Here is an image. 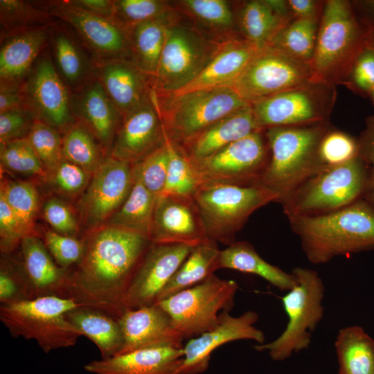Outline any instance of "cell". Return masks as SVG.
Listing matches in <instances>:
<instances>
[{
    "instance_id": "1",
    "label": "cell",
    "mask_w": 374,
    "mask_h": 374,
    "mask_svg": "<svg viewBox=\"0 0 374 374\" xmlns=\"http://www.w3.org/2000/svg\"><path fill=\"white\" fill-rule=\"evenodd\" d=\"M81 262L73 271L70 298L118 319L150 240L139 233L104 225L90 233Z\"/></svg>"
},
{
    "instance_id": "2",
    "label": "cell",
    "mask_w": 374,
    "mask_h": 374,
    "mask_svg": "<svg viewBox=\"0 0 374 374\" xmlns=\"http://www.w3.org/2000/svg\"><path fill=\"white\" fill-rule=\"evenodd\" d=\"M288 220L306 258L314 265L374 250V210L362 198L332 213Z\"/></svg>"
},
{
    "instance_id": "3",
    "label": "cell",
    "mask_w": 374,
    "mask_h": 374,
    "mask_svg": "<svg viewBox=\"0 0 374 374\" xmlns=\"http://www.w3.org/2000/svg\"><path fill=\"white\" fill-rule=\"evenodd\" d=\"M366 24L350 3L328 1L323 8L310 66L318 81L333 85L347 80L366 48Z\"/></svg>"
},
{
    "instance_id": "4",
    "label": "cell",
    "mask_w": 374,
    "mask_h": 374,
    "mask_svg": "<svg viewBox=\"0 0 374 374\" xmlns=\"http://www.w3.org/2000/svg\"><path fill=\"white\" fill-rule=\"evenodd\" d=\"M330 128L325 123L265 130L270 160L261 185L278 194V203L325 168L319 147Z\"/></svg>"
},
{
    "instance_id": "5",
    "label": "cell",
    "mask_w": 374,
    "mask_h": 374,
    "mask_svg": "<svg viewBox=\"0 0 374 374\" xmlns=\"http://www.w3.org/2000/svg\"><path fill=\"white\" fill-rule=\"evenodd\" d=\"M204 224L207 238L229 246L251 214L279 195L262 185L242 186L202 181L192 197Z\"/></svg>"
},
{
    "instance_id": "6",
    "label": "cell",
    "mask_w": 374,
    "mask_h": 374,
    "mask_svg": "<svg viewBox=\"0 0 374 374\" xmlns=\"http://www.w3.org/2000/svg\"><path fill=\"white\" fill-rule=\"evenodd\" d=\"M83 305L72 299L44 296L0 305V321L13 338L35 340L45 353L76 344L82 336L66 317Z\"/></svg>"
},
{
    "instance_id": "7",
    "label": "cell",
    "mask_w": 374,
    "mask_h": 374,
    "mask_svg": "<svg viewBox=\"0 0 374 374\" xmlns=\"http://www.w3.org/2000/svg\"><path fill=\"white\" fill-rule=\"evenodd\" d=\"M367 176V168L357 155L344 163L325 168L279 203L288 219L332 213L362 198Z\"/></svg>"
},
{
    "instance_id": "8",
    "label": "cell",
    "mask_w": 374,
    "mask_h": 374,
    "mask_svg": "<svg viewBox=\"0 0 374 374\" xmlns=\"http://www.w3.org/2000/svg\"><path fill=\"white\" fill-rule=\"evenodd\" d=\"M291 272L296 283L281 298L288 318L287 326L274 341L254 346L258 351H267L274 361H283L293 353L308 348L311 332L323 316L324 285L317 272L301 267Z\"/></svg>"
},
{
    "instance_id": "9",
    "label": "cell",
    "mask_w": 374,
    "mask_h": 374,
    "mask_svg": "<svg viewBox=\"0 0 374 374\" xmlns=\"http://www.w3.org/2000/svg\"><path fill=\"white\" fill-rule=\"evenodd\" d=\"M160 108L168 137L181 145L222 118L251 105L230 87L202 89L170 96Z\"/></svg>"
},
{
    "instance_id": "10",
    "label": "cell",
    "mask_w": 374,
    "mask_h": 374,
    "mask_svg": "<svg viewBox=\"0 0 374 374\" xmlns=\"http://www.w3.org/2000/svg\"><path fill=\"white\" fill-rule=\"evenodd\" d=\"M238 290L233 280L214 274L202 282L161 300L159 304L170 317L184 339H192L213 329L222 311L230 312Z\"/></svg>"
},
{
    "instance_id": "11",
    "label": "cell",
    "mask_w": 374,
    "mask_h": 374,
    "mask_svg": "<svg viewBox=\"0 0 374 374\" xmlns=\"http://www.w3.org/2000/svg\"><path fill=\"white\" fill-rule=\"evenodd\" d=\"M314 81L318 80L309 64L266 45L258 49L229 87L251 105Z\"/></svg>"
},
{
    "instance_id": "12",
    "label": "cell",
    "mask_w": 374,
    "mask_h": 374,
    "mask_svg": "<svg viewBox=\"0 0 374 374\" xmlns=\"http://www.w3.org/2000/svg\"><path fill=\"white\" fill-rule=\"evenodd\" d=\"M332 86L314 81L252 103L258 128L327 123L334 99Z\"/></svg>"
},
{
    "instance_id": "13",
    "label": "cell",
    "mask_w": 374,
    "mask_h": 374,
    "mask_svg": "<svg viewBox=\"0 0 374 374\" xmlns=\"http://www.w3.org/2000/svg\"><path fill=\"white\" fill-rule=\"evenodd\" d=\"M269 160L265 132L258 130L193 163L202 181L249 186L261 185Z\"/></svg>"
},
{
    "instance_id": "14",
    "label": "cell",
    "mask_w": 374,
    "mask_h": 374,
    "mask_svg": "<svg viewBox=\"0 0 374 374\" xmlns=\"http://www.w3.org/2000/svg\"><path fill=\"white\" fill-rule=\"evenodd\" d=\"M217 48L191 28L170 24L154 77V87L170 96L179 91L201 73Z\"/></svg>"
},
{
    "instance_id": "15",
    "label": "cell",
    "mask_w": 374,
    "mask_h": 374,
    "mask_svg": "<svg viewBox=\"0 0 374 374\" xmlns=\"http://www.w3.org/2000/svg\"><path fill=\"white\" fill-rule=\"evenodd\" d=\"M133 182L130 163L112 157L105 159L80 203L84 227L91 232L105 225L128 197Z\"/></svg>"
},
{
    "instance_id": "16",
    "label": "cell",
    "mask_w": 374,
    "mask_h": 374,
    "mask_svg": "<svg viewBox=\"0 0 374 374\" xmlns=\"http://www.w3.org/2000/svg\"><path fill=\"white\" fill-rule=\"evenodd\" d=\"M17 259L10 258L26 299L44 296L70 298L73 271L57 265L36 235L21 242Z\"/></svg>"
},
{
    "instance_id": "17",
    "label": "cell",
    "mask_w": 374,
    "mask_h": 374,
    "mask_svg": "<svg viewBox=\"0 0 374 374\" xmlns=\"http://www.w3.org/2000/svg\"><path fill=\"white\" fill-rule=\"evenodd\" d=\"M193 247L152 243L137 269L125 298V310L154 304Z\"/></svg>"
},
{
    "instance_id": "18",
    "label": "cell",
    "mask_w": 374,
    "mask_h": 374,
    "mask_svg": "<svg viewBox=\"0 0 374 374\" xmlns=\"http://www.w3.org/2000/svg\"><path fill=\"white\" fill-rule=\"evenodd\" d=\"M166 134L158 97L152 91L148 100L123 116L110 157L132 166L161 145Z\"/></svg>"
},
{
    "instance_id": "19",
    "label": "cell",
    "mask_w": 374,
    "mask_h": 374,
    "mask_svg": "<svg viewBox=\"0 0 374 374\" xmlns=\"http://www.w3.org/2000/svg\"><path fill=\"white\" fill-rule=\"evenodd\" d=\"M258 314L246 311L233 317L229 311L220 314L217 325L210 331L190 339L183 347L184 357L179 374H201L209 366L213 352L218 347L237 340H253L257 344H264L265 335L256 328Z\"/></svg>"
},
{
    "instance_id": "20",
    "label": "cell",
    "mask_w": 374,
    "mask_h": 374,
    "mask_svg": "<svg viewBox=\"0 0 374 374\" xmlns=\"http://www.w3.org/2000/svg\"><path fill=\"white\" fill-rule=\"evenodd\" d=\"M149 238L154 244L191 247L209 240L193 197L172 194L157 197Z\"/></svg>"
},
{
    "instance_id": "21",
    "label": "cell",
    "mask_w": 374,
    "mask_h": 374,
    "mask_svg": "<svg viewBox=\"0 0 374 374\" xmlns=\"http://www.w3.org/2000/svg\"><path fill=\"white\" fill-rule=\"evenodd\" d=\"M118 321L123 337L118 355L152 348L184 347V338L170 315L157 303L128 310Z\"/></svg>"
},
{
    "instance_id": "22",
    "label": "cell",
    "mask_w": 374,
    "mask_h": 374,
    "mask_svg": "<svg viewBox=\"0 0 374 374\" xmlns=\"http://www.w3.org/2000/svg\"><path fill=\"white\" fill-rule=\"evenodd\" d=\"M50 12L71 25L97 54L106 58L105 61L120 59L127 50V37L114 19L87 12L69 1L51 5Z\"/></svg>"
},
{
    "instance_id": "23",
    "label": "cell",
    "mask_w": 374,
    "mask_h": 374,
    "mask_svg": "<svg viewBox=\"0 0 374 374\" xmlns=\"http://www.w3.org/2000/svg\"><path fill=\"white\" fill-rule=\"evenodd\" d=\"M27 92L30 106L39 120L56 130L71 127L73 117L69 95L49 59L39 61L30 77Z\"/></svg>"
},
{
    "instance_id": "24",
    "label": "cell",
    "mask_w": 374,
    "mask_h": 374,
    "mask_svg": "<svg viewBox=\"0 0 374 374\" xmlns=\"http://www.w3.org/2000/svg\"><path fill=\"white\" fill-rule=\"evenodd\" d=\"M183 348H152L134 350L84 366L92 374H179Z\"/></svg>"
},
{
    "instance_id": "25",
    "label": "cell",
    "mask_w": 374,
    "mask_h": 374,
    "mask_svg": "<svg viewBox=\"0 0 374 374\" xmlns=\"http://www.w3.org/2000/svg\"><path fill=\"white\" fill-rule=\"evenodd\" d=\"M258 130H260L250 105L222 118L190 140L178 145L192 163H197Z\"/></svg>"
},
{
    "instance_id": "26",
    "label": "cell",
    "mask_w": 374,
    "mask_h": 374,
    "mask_svg": "<svg viewBox=\"0 0 374 374\" xmlns=\"http://www.w3.org/2000/svg\"><path fill=\"white\" fill-rule=\"evenodd\" d=\"M259 48L246 39L231 40L218 46L201 73L188 84L170 96L197 90L229 87Z\"/></svg>"
},
{
    "instance_id": "27",
    "label": "cell",
    "mask_w": 374,
    "mask_h": 374,
    "mask_svg": "<svg viewBox=\"0 0 374 374\" xmlns=\"http://www.w3.org/2000/svg\"><path fill=\"white\" fill-rule=\"evenodd\" d=\"M144 74L121 59L105 61L98 68V80L120 114L125 116L150 98Z\"/></svg>"
},
{
    "instance_id": "28",
    "label": "cell",
    "mask_w": 374,
    "mask_h": 374,
    "mask_svg": "<svg viewBox=\"0 0 374 374\" xmlns=\"http://www.w3.org/2000/svg\"><path fill=\"white\" fill-rule=\"evenodd\" d=\"M66 319L98 348L101 359L120 353L123 337L118 319L100 310L80 305L66 314Z\"/></svg>"
},
{
    "instance_id": "29",
    "label": "cell",
    "mask_w": 374,
    "mask_h": 374,
    "mask_svg": "<svg viewBox=\"0 0 374 374\" xmlns=\"http://www.w3.org/2000/svg\"><path fill=\"white\" fill-rule=\"evenodd\" d=\"M78 112L85 127L103 145L109 148L119 129L121 115L96 80L86 87L80 98Z\"/></svg>"
},
{
    "instance_id": "30",
    "label": "cell",
    "mask_w": 374,
    "mask_h": 374,
    "mask_svg": "<svg viewBox=\"0 0 374 374\" xmlns=\"http://www.w3.org/2000/svg\"><path fill=\"white\" fill-rule=\"evenodd\" d=\"M219 269H231L257 275L281 291H289L296 283L295 276L265 261L254 247L246 241H235L220 250Z\"/></svg>"
},
{
    "instance_id": "31",
    "label": "cell",
    "mask_w": 374,
    "mask_h": 374,
    "mask_svg": "<svg viewBox=\"0 0 374 374\" xmlns=\"http://www.w3.org/2000/svg\"><path fill=\"white\" fill-rule=\"evenodd\" d=\"M48 38V30L36 28L14 35L0 51L1 80L17 81L30 69Z\"/></svg>"
},
{
    "instance_id": "32",
    "label": "cell",
    "mask_w": 374,
    "mask_h": 374,
    "mask_svg": "<svg viewBox=\"0 0 374 374\" xmlns=\"http://www.w3.org/2000/svg\"><path fill=\"white\" fill-rule=\"evenodd\" d=\"M220 253L217 243L211 240L193 247L186 260L163 289L156 303L190 288L213 274L219 269Z\"/></svg>"
},
{
    "instance_id": "33",
    "label": "cell",
    "mask_w": 374,
    "mask_h": 374,
    "mask_svg": "<svg viewBox=\"0 0 374 374\" xmlns=\"http://www.w3.org/2000/svg\"><path fill=\"white\" fill-rule=\"evenodd\" d=\"M335 347L338 374H374V340L362 327L340 329Z\"/></svg>"
},
{
    "instance_id": "34",
    "label": "cell",
    "mask_w": 374,
    "mask_h": 374,
    "mask_svg": "<svg viewBox=\"0 0 374 374\" xmlns=\"http://www.w3.org/2000/svg\"><path fill=\"white\" fill-rule=\"evenodd\" d=\"M168 15L134 26L132 46L135 65L145 75L154 77L157 73L166 29L170 25Z\"/></svg>"
},
{
    "instance_id": "35",
    "label": "cell",
    "mask_w": 374,
    "mask_h": 374,
    "mask_svg": "<svg viewBox=\"0 0 374 374\" xmlns=\"http://www.w3.org/2000/svg\"><path fill=\"white\" fill-rule=\"evenodd\" d=\"M133 181L128 197L105 225L129 229L149 238L157 197L140 181Z\"/></svg>"
},
{
    "instance_id": "36",
    "label": "cell",
    "mask_w": 374,
    "mask_h": 374,
    "mask_svg": "<svg viewBox=\"0 0 374 374\" xmlns=\"http://www.w3.org/2000/svg\"><path fill=\"white\" fill-rule=\"evenodd\" d=\"M289 22V18L278 15L265 0L247 2L240 13V24L245 39L259 48L269 44Z\"/></svg>"
},
{
    "instance_id": "37",
    "label": "cell",
    "mask_w": 374,
    "mask_h": 374,
    "mask_svg": "<svg viewBox=\"0 0 374 374\" xmlns=\"http://www.w3.org/2000/svg\"><path fill=\"white\" fill-rule=\"evenodd\" d=\"M318 28L315 19L297 18L283 26L267 45L310 65L314 52Z\"/></svg>"
},
{
    "instance_id": "38",
    "label": "cell",
    "mask_w": 374,
    "mask_h": 374,
    "mask_svg": "<svg viewBox=\"0 0 374 374\" xmlns=\"http://www.w3.org/2000/svg\"><path fill=\"white\" fill-rule=\"evenodd\" d=\"M168 166L163 194L193 197L202 180L195 165L166 134Z\"/></svg>"
},
{
    "instance_id": "39",
    "label": "cell",
    "mask_w": 374,
    "mask_h": 374,
    "mask_svg": "<svg viewBox=\"0 0 374 374\" xmlns=\"http://www.w3.org/2000/svg\"><path fill=\"white\" fill-rule=\"evenodd\" d=\"M94 139L85 126L71 125L62 138V157L93 175L105 159Z\"/></svg>"
},
{
    "instance_id": "40",
    "label": "cell",
    "mask_w": 374,
    "mask_h": 374,
    "mask_svg": "<svg viewBox=\"0 0 374 374\" xmlns=\"http://www.w3.org/2000/svg\"><path fill=\"white\" fill-rule=\"evenodd\" d=\"M0 197L8 204L31 235L38 210V193L33 184L25 181H1Z\"/></svg>"
},
{
    "instance_id": "41",
    "label": "cell",
    "mask_w": 374,
    "mask_h": 374,
    "mask_svg": "<svg viewBox=\"0 0 374 374\" xmlns=\"http://www.w3.org/2000/svg\"><path fill=\"white\" fill-rule=\"evenodd\" d=\"M27 139L48 175L62 159V138L57 130L39 119L34 121Z\"/></svg>"
},
{
    "instance_id": "42",
    "label": "cell",
    "mask_w": 374,
    "mask_h": 374,
    "mask_svg": "<svg viewBox=\"0 0 374 374\" xmlns=\"http://www.w3.org/2000/svg\"><path fill=\"white\" fill-rule=\"evenodd\" d=\"M168 159L165 139L161 145L132 166L133 179L140 181L153 195L159 197L164 189Z\"/></svg>"
},
{
    "instance_id": "43",
    "label": "cell",
    "mask_w": 374,
    "mask_h": 374,
    "mask_svg": "<svg viewBox=\"0 0 374 374\" xmlns=\"http://www.w3.org/2000/svg\"><path fill=\"white\" fill-rule=\"evenodd\" d=\"M0 144L1 168L23 175L47 177L27 137Z\"/></svg>"
},
{
    "instance_id": "44",
    "label": "cell",
    "mask_w": 374,
    "mask_h": 374,
    "mask_svg": "<svg viewBox=\"0 0 374 374\" xmlns=\"http://www.w3.org/2000/svg\"><path fill=\"white\" fill-rule=\"evenodd\" d=\"M358 153L357 140L339 130L330 128L319 147V156L324 168L344 163Z\"/></svg>"
},
{
    "instance_id": "45",
    "label": "cell",
    "mask_w": 374,
    "mask_h": 374,
    "mask_svg": "<svg viewBox=\"0 0 374 374\" xmlns=\"http://www.w3.org/2000/svg\"><path fill=\"white\" fill-rule=\"evenodd\" d=\"M43 237L46 249L57 265L70 269L81 262L85 251L86 240L64 235L53 230L46 231Z\"/></svg>"
},
{
    "instance_id": "46",
    "label": "cell",
    "mask_w": 374,
    "mask_h": 374,
    "mask_svg": "<svg viewBox=\"0 0 374 374\" xmlns=\"http://www.w3.org/2000/svg\"><path fill=\"white\" fill-rule=\"evenodd\" d=\"M54 50L57 67L64 79L71 84L79 82L85 72V63L75 44L60 33L55 37Z\"/></svg>"
},
{
    "instance_id": "47",
    "label": "cell",
    "mask_w": 374,
    "mask_h": 374,
    "mask_svg": "<svg viewBox=\"0 0 374 374\" xmlns=\"http://www.w3.org/2000/svg\"><path fill=\"white\" fill-rule=\"evenodd\" d=\"M168 4L158 0L114 1V19L122 18L130 24L154 19L168 15Z\"/></svg>"
},
{
    "instance_id": "48",
    "label": "cell",
    "mask_w": 374,
    "mask_h": 374,
    "mask_svg": "<svg viewBox=\"0 0 374 374\" xmlns=\"http://www.w3.org/2000/svg\"><path fill=\"white\" fill-rule=\"evenodd\" d=\"M48 175L55 188L67 196H75L86 190L92 177L91 173L64 158Z\"/></svg>"
},
{
    "instance_id": "49",
    "label": "cell",
    "mask_w": 374,
    "mask_h": 374,
    "mask_svg": "<svg viewBox=\"0 0 374 374\" xmlns=\"http://www.w3.org/2000/svg\"><path fill=\"white\" fill-rule=\"evenodd\" d=\"M181 3L202 21L218 28H229L233 23V15L224 0H185Z\"/></svg>"
},
{
    "instance_id": "50",
    "label": "cell",
    "mask_w": 374,
    "mask_h": 374,
    "mask_svg": "<svg viewBox=\"0 0 374 374\" xmlns=\"http://www.w3.org/2000/svg\"><path fill=\"white\" fill-rule=\"evenodd\" d=\"M33 235L25 228L14 211L0 197V236L1 251L10 253L19 247L26 236Z\"/></svg>"
},
{
    "instance_id": "51",
    "label": "cell",
    "mask_w": 374,
    "mask_h": 374,
    "mask_svg": "<svg viewBox=\"0 0 374 374\" xmlns=\"http://www.w3.org/2000/svg\"><path fill=\"white\" fill-rule=\"evenodd\" d=\"M357 140V155L365 163L367 181L362 199L374 210V115L366 120V126Z\"/></svg>"
},
{
    "instance_id": "52",
    "label": "cell",
    "mask_w": 374,
    "mask_h": 374,
    "mask_svg": "<svg viewBox=\"0 0 374 374\" xmlns=\"http://www.w3.org/2000/svg\"><path fill=\"white\" fill-rule=\"evenodd\" d=\"M43 214L53 231L75 237L78 229L77 221L71 210L61 199L55 197L48 199L44 205Z\"/></svg>"
},
{
    "instance_id": "53",
    "label": "cell",
    "mask_w": 374,
    "mask_h": 374,
    "mask_svg": "<svg viewBox=\"0 0 374 374\" xmlns=\"http://www.w3.org/2000/svg\"><path fill=\"white\" fill-rule=\"evenodd\" d=\"M34 121L27 109L0 112V143L27 137Z\"/></svg>"
},
{
    "instance_id": "54",
    "label": "cell",
    "mask_w": 374,
    "mask_h": 374,
    "mask_svg": "<svg viewBox=\"0 0 374 374\" xmlns=\"http://www.w3.org/2000/svg\"><path fill=\"white\" fill-rule=\"evenodd\" d=\"M350 84L357 91L369 96L374 88V51L367 47L357 57L350 75Z\"/></svg>"
},
{
    "instance_id": "55",
    "label": "cell",
    "mask_w": 374,
    "mask_h": 374,
    "mask_svg": "<svg viewBox=\"0 0 374 374\" xmlns=\"http://www.w3.org/2000/svg\"><path fill=\"white\" fill-rule=\"evenodd\" d=\"M27 300L19 276L10 259L1 261L0 269V303L10 304Z\"/></svg>"
},
{
    "instance_id": "56",
    "label": "cell",
    "mask_w": 374,
    "mask_h": 374,
    "mask_svg": "<svg viewBox=\"0 0 374 374\" xmlns=\"http://www.w3.org/2000/svg\"><path fill=\"white\" fill-rule=\"evenodd\" d=\"M0 11L1 23L7 27L30 21L42 14L27 3L16 0H1Z\"/></svg>"
},
{
    "instance_id": "57",
    "label": "cell",
    "mask_w": 374,
    "mask_h": 374,
    "mask_svg": "<svg viewBox=\"0 0 374 374\" xmlns=\"http://www.w3.org/2000/svg\"><path fill=\"white\" fill-rule=\"evenodd\" d=\"M25 109L27 105L17 81L1 80L0 112Z\"/></svg>"
},
{
    "instance_id": "58",
    "label": "cell",
    "mask_w": 374,
    "mask_h": 374,
    "mask_svg": "<svg viewBox=\"0 0 374 374\" xmlns=\"http://www.w3.org/2000/svg\"><path fill=\"white\" fill-rule=\"evenodd\" d=\"M69 1L72 5L82 8L87 12L102 17L114 19V1L76 0Z\"/></svg>"
},
{
    "instance_id": "59",
    "label": "cell",
    "mask_w": 374,
    "mask_h": 374,
    "mask_svg": "<svg viewBox=\"0 0 374 374\" xmlns=\"http://www.w3.org/2000/svg\"><path fill=\"white\" fill-rule=\"evenodd\" d=\"M290 10L298 19L317 20L318 14V3L312 0H290L287 1Z\"/></svg>"
},
{
    "instance_id": "60",
    "label": "cell",
    "mask_w": 374,
    "mask_h": 374,
    "mask_svg": "<svg viewBox=\"0 0 374 374\" xmlns=\"http://www.w3.org/2000/svg\"><path fill=\"white\" fill-rule=\"evenodd\" d=\"M271 10L278 15L289 18L288 10H290L287 1L280 0H265Z\"/></svg>"
},
{
    "instance_id": "61",
    "label": "cell",
    "mask_w": 374,
    "mask_h": 374,
    "mask_svg": "<svg viewBox=\"0 0 374 374\" xmlns=\"http://www.w3.org/2000/svg\"><path fill=\"white\" fill-rule=\"evenodd\" d=\"M364 15V19L374 21V0H365L357 3Z\"/></svg>"
},
{
    "instance_id": "62",
    "label": "cell",
    "mask_w": 374,
    "mask_h": 374,
    "mask_svg": "<svg viewBox=\"0 0 374 374\" xmlns=\"http://www.w3.org/2000/svg\"><path fill=\"white\" fill-rule=\"evenodd\" d=\"M362 19L366 24V47L374 51V21Z\"/></svg>"
},
{
    "instance_id": "63",
    "label": "cell",
    "mask_w": 374,
    "mask_h": 374,
    "mask_svg": "<svg viewBox=\"0 0 374 374\" xmlns=\"http://www.w3.org/2000/svg\"><path fill=\"white\" fill-rule=\"evenodd\" d=\"M369 96H370L371 98L372 99L373 103V104H374V88H373V89L371 91V92Z\"/></svg>"
}]
</instances>
